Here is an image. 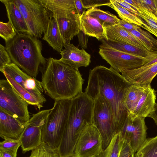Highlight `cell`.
I'll return each mask as SVG.
<instances>
[{"instance_id":"obj_14","label":"cell","mask_w":157,"mask_h":157,"mask_svg":"<svg viewBox=\"0 0 157 157\" xmlns=\"http://www.w3.org/2000/svg\"><path fill=\"white\" fill-rule=\"evenodd\" d=\"M145 118L128 115L127 122L120 132L124 141L131 146L135 153L147 139V128Z\"/></svg>"},{"instance_id":"obj_7","label":"cell","mask_w":157,"mask_h":157,"mask_svg":"<svg viewBox=\"0 0 157 157\" xmlns=\"http://www.w3.org/2000/svg\"><path fill=\"white\" fill-rule=\"evenodd\" d=\"M21 12L31 35L41 38L47 31L52 13L39 0H14Z\"/></svg>"},{"instance_id":"obj_17","label":"cell","mask_w":157,"mask_h":157,"mask_svg":"<svg viewBox=\"0 0 157 157\" xmlns=\"http://www.w3.org/2000/svg\"><path fill=\"white\" fill-rule=\"evenodd\" d=\"M121 75L129 83L141 85H150L157 75V62L146 67L121 71Z\"/></svg>"},{"instance_id":"obj_15","label":"cell","mask_w":157,"mask_h":157,"mask_svg":"<svg viewBox=\"0 0 157 157\" xmlns=\"http://www.w3.org/2000/svg\"><path fill=\"white\" fill-rule=\"evenodd\" d=\"M65 43L70 42L81 30L80 17L76 11L69 10L52 12Z\"/></svg>"},{"instance_id":"obj_32","label":"cell","mask_w":157,"mask_h":157,"mask_svg":"<svg viewBox=\"0 0 157 157\" xmlns=\"http://www.w3.org/2000/svg\"><path fill=\"white\" fill-rule=\"evenodd\" d=\"M2 138L4 139V140L0 142V150L8 153L13 157H17V151L21 146L19 139L5 136Z\"/></svg>"},{"instance_id":"obj_46","label":"cell","mask_w":157,"mask_h":157,"mask_svg":"<svg viewBox=\"0 0 157 157\" xmlns=\"http://www.w3.org/2000/svg\"><path fill=\"white\" fill-rule=\"evenodd\" d=\"M67 157H78L77 156L75 155H74L71 156H68Z\"/></svg>"},{"instance_id":"obj_3","label":"cell","mask_w":157,"mask_h":157,"mask_svg":"<svg viewBox=\"0 0 157 157\" xmlns=\"http://www.w3.org/2000/svg\"><path fill=\"white\" fill-rule=\"evenodd\" d=\"M94 101L85 92L71 99L66 125L57 150L59 157L74 155L75 147L83 129L92 124Z\"/></svg>"},{"instance_id":"obj_9","label":"cell","mask_w":157,"mask_h":157,"mask_svg":"<svg viewBox=\"0 0 157 157\" xmlns=\"http://www.w3.org/2000/svg\"><path fill=\"white\" fill-rule=\"evenodd\" d=\"M91 99L94 101L92 123L101 135L103 150L115 135L113 116L109 104L103 96L96 95Z\"/></svg>"},{"instance_id":"obj_33","label":"cell","mask_w":157,"mask_h":157,"mask_svg":"<svg viewBox=\"0 0 157 157\" xmlns=\"http://www.w3.org/2000/svg\"><path fill=\"white\" fill-rule=\"evenodd\" d=\"M33 150L36 157H59L57 149L52 147L42 142L39 146Z\"/></svg>"},{"instance_id":"obj_29","label":"cell","mask_w":157,"mask_h":157,"mask_svg":"<svg viewBox=\"0 0 157 157\" xmlns=\"http://www.w3.org/2000/svg\"><path fill=\"white\" fill-rule=\"evenodd\" d=\"M110 1L111 3L109 6L116 11L122 20L142 28L143 22L137 15L130 13L121 6L115 2L114 0H110Z\"/></svg>"},{"instance_id":"obj_13","label":"cell","mask_w":157,"mask_h":157,"mask_svg":"<svg viewBox=\"0 0 157 157\" xmlns=\"http://www.w3.org/2000/svg\"><path fill=\"white\" fill-rule=\"evenodd\" d=\"M1 72L10 76L23 89L28 91L43 105L47 101L43 95L42 83L36 78L23 71L16 64L11 63L4 66Z\"/></svg>"},{"instance_id":"obj_47","label":"cell","mask_w":157,"mask_h":157,"mask_svg":"<svg viewBox=\"0 0 157 157\" xmlns=\"http://www.w3.org/2000/svg\"><path fill=\"white\" fill-rule=\"evenodd\" d=\"M29 157H32V155H30Z\"/></svg>"},{"instance_id":"obj_2","label":"cell","mask_w":157,"mask_h":157,"mask_svg":"<svg viewBox=\"0 0 157 157\" xmlns=\"http://www.w3.org/2000/svg\"><path fill=\"white\" fill-rule=\"evenodd\" d=\"M43 68V87L54 101L72 99L82 92L84 79L78 70L52 57Z\"/></svg>"},{"instance_id":"obj_21","label":"cell","mask_w":157,"mask_h":157,"mask_svg":"<svg viewBox=\"0 0 157 157\" xmlns=\"http://www.w3.org/2000/svg\"><path fill=\"white\" fill-rule=\"evenodd\" d=\"M81 30L85 34L96 38L99 40H107L105 28L94 18L85 12L80 17Z\"/></svg>"},{"instance_id":"obj_35","label":"cell","mask_w":157,"mask_h":157,"mask_svg":"<svg viewBox=\"0 0 157 157\" xmlns=\"http://www.w3.org/2000/svg\"><path fill=\"white\" fill-rule=\"evenodd\" d=\"M81 2L86 9L103 6H109L111 3L110 0H81Z\"/></svg>"},{"instance_id":"obj_42","label":"cell","mask_w":157,"mask_h":157,"mask_svg":"<svg viewBox=\"0 0 157 157\" xmlns=\"http://www.w3.org/2000/svg\"><path fill=\"white\" fill-rule=\"evenodd\" d=\"M148 10L157 17V0H152Z\"/></svg>"},{"instance_id":"obj_44","label":"cell","mask_w":157,"mask_h":157,"mask_svg":"<svg viewBox=\"0 0 157 157\" xmlns=\"http://www.w3.org/2000/svg\"><path fill=\"white\" fill-rule=\"evenodd\" d=\"M0 157H13L11 155L3 151L0 150Z\"/></svg>"},{"instance_id":"obj_30","label":"cell","mask_w":157,"mask_h":157,"mask_svg":"<svg viewBox=\"0 0 157 157\" xmlns=\"http://www.w3.org/2000/svg\"><path fill=\"white\" fill-rule=\"evenodd\" d=\"M127 30L144 43L148 50L157 51V40L150 33L143 29L139 26L136 30Z\"/></svg>"},{"instance_id":"obj_16","label":"cell","mask_w":157,"mask_h":157,"mask_svg":"<svg viewBox=\"0 0 157 157\" xmlns=\"http://www.w3.org/2000/svg\"><path fill=\"white\" fill-rule=\"evenodd\" d=\"M60 53L61 58L59 60L78 70L80 67H87L91 62L90 55L83 48L79 49L70 43H65Z\"/></svg>"},{"instance_id":"obj_36","label":"cell","mask_w":157,"mask_h":157,"mask_svg":"<svg viewBox=\"0 0 157 157\" xmlns=\"http://www.w3.org/2000/svg\"><path fill=\"white\" fill-rule=\"evenodd\" d=\"M12 62L6 47L0 44V71H1L3 67Z\"/></svg>"},{"instance_id":"obj_45","label":"cell","mask_w":157,"mask_h":157,"mask_svg":"<svg viewBox=\"0 0 157 157\" xmlns=\"http://www.w3.org/2000/svg\"><path fill=\"white\" fill-rule=\"evenodd\" d=\"M31 155H32V157H36V154L34 150L32 151Z\"/></svg>"},{"instance_id":"obj_40","label":"cell","mask_w":157,"mask_h":157,"mask_svg":"<svg viewBox=\"0 0 157 157\" xmlns=\"http://www.w3.org/2000/svg\"><path fill=\"white\" fill-rule=\"evenodd\" d=\"M119 23L127 30H136L139 27L137 25L132 24L121 20Z\"/></svg>"},{"instance_id":"obj_26","label":"cell","mask_w":157,"mask_h":157,"mask_svg":"<svg viewBox=\"0 0 157 157\" xmlns=\"http://www.w3.org/2000/svg\"><path fill=\"white\" fill-rule=\"evenodd\" d=\"M43 6L52 12L67 10L76 11L74 0H39Z\"/></svg>"},{"instance_id":"obj_12","label":"cell","mask_w":157,"mask_h":157,"mask_svg":"<svg viewBox=\"0 0 157 157\" xmlns=\"http://www.w3.org/2000/svg\"><path fill=\"white\" fill-rule=\"evenodd\" d=\"M103 150V140L99 131L93 124L87 125L78 140L75 155L78 157L95 156Z\"/></svg>"},{"instance_id":"obj_11","label":"cell","mask_w":157,"mask_h":157,"mask_svg":"<svg viewBox=\"0 0 157 157\" xmlns=\"http://www.w3.org/2000/svg\"><path fill=\"white\" fill-rule=\"evenodd\" d=\"M51 109L40 111L30 118L19 139L23 153L33 151L41 144L42 127Z\"/></svg>"},{"instance_id":"obj_38","label":"cell","mask_w":157,"mask_h":157,"mask_svg":"<svg viewBox=\"0 0 157 157\" xmlns=\"http://www.w3.org/2000/svg\"><path fill=\"white\" fill-rule=\"evenodd\" d=\"M114 1L130 13L136 15H137L138 14L137 10L131 5L124 2V0H114Z\"/></svg>"},{"instance_id":"obj_25","label":"cell","mask_w":157,"mask_h":157,"mask_svg":"<svg viewBox=\"0 0 157 157\" xmlns=\"http://www.w3.org/2000/svg\"><path fill=\"white\" fill-rule=\"evenodd\" d=\"M85 13L97 19L104 28L117 24L121 20L116 15L108 11H104L97 8L88 9Z\"/></svg>"},{"instance_id":"obj_8","label":"cell","mask_w":157,"mask_h":157,"mask_svg":"<svg viewBox=\"0 0 157 157\" xmlns=\"http://www.w3.org/2000/svg\"><path fill=\"white\" fill-rule=\"evenodd\" d=\"M29 105L13 88L7 79L0 80V109L22 123L30 119Z\"/></svg>"},{"instance_id":"obj_28","label":"cell","mask_w":157,"mask_h":157,"mask_svg":"<svg viewBox=\"0 0 157 157\" xmlns=\"http://www.w3.org/2000/svg\"><path fill=\"white\" fill-rule=\"evenodd\" d=\"M2 73L13 90L29 105L36 106L39 110L43 107L36 98L21 87L10 76L6 73Z\"/></svg>"},{"instance_id":"obj_43","label":"cell","mask_w":157,"mask_h":157,"mask_svg":"<svg viewBox=\"0 0 157 157\" xmlns=\"http://www.w3.org/2000/svg\"><path fill=\"white\" fill-rule=\"evenodd\" d=\"M147 117L153 119L155 124L157 125V104L155 103L154 108Z\"/></svg>"},{"instance_id":"obj_31","label":"cell","mask_w":157,"mask_h":157,"mask_svg":"<svg viewBox=\"0 0 157 157\" xmlns=\"http://www.w3.org/2000/svg\"><path fill=\"white\" fill-rule=\"evenodd\" d=\"M134 157H157V135L147 138L135 153Z\"/></svg>"},{"instance_id":"obj_19","label":"cell","mask_w":157,"mask_h":157,"mask_svg":"<svg viewBox=\"0 0 157 157\" xmlns=\"http://www.w3.org/2000/svg\"><path fill=\"white\" fill-rule=\"evenodd\" d=\"M105 29L107 40L124 42L139 48L149 50L144 43L119 23Z\"/></svg>"},{"instance_id":"obj_37","label":"cell","mask_w":157,"mask_h":157,"mask_svg":"<svg viewBox=\"0 0 157 157\" xmlns=\"http://www.w3.org/2000/svg\"><path fill=\"white\" fill-rule=\"evenodd\" d=\"M135 153L131 146L124 141L118 157H134Z\"/></svg>"},{"instance_id":"obj_10","label":"cell","mask_w":157,"mask_h":157,"mask_svg":"<svg viewBox=\"0 0 157 157\" xmlns=\"http://www.w3.org/2000/svg\"><path fill=\"white\" fill-rule=\"evenodd\" d=\"M99 53L110 65V67L119 73L123 71L140 68L154 59L121 52L103 44L99 46Z\"/></svg>"},{"instance_id":"obj_34","label":"cell","mask_w":157,"mask_h":157,"mask_svg":"<svg viewBox=\"0 0 157 157\" xmlns=\"http://www.w3.org/2000/svg\"><path fill=\"white\" fill-rule=\"evenodd\" d=\"M17 34L14 27L10 21L6 23L0 22V36L6 43L12 39Z\"/></svg>"},{"instance_id":"obj_5","label":"cell","mask_w":157,"mask_h":157,"mask_svg":"<svg viewBox=\"0 0 157 157\" xmlns=\"http://www.w3.org/2000/svg\"><path fill=\"white\" fill-rule=\"evenodd\" d=\"M71 99L54 101L41 130L42 142L57 149L67 122Z\"/></svg>"},{"instance_id":"obj_23","label":"cell","mask_w":157,"mask_h":157,"mask_svg":"<svg viewBox=\"0 0 157 157\" xmlns=\"http://www.w3.org/2000/svg\"><path fill=\"white\" fill-rule=\"evenodd\" d=\"M43 39L46 41L54 50L60 52L65 43L59 31L57 21L52 14L47 29Z\"/></svg>"},{"instance_id":"obj_4","label":"cell","mask_w":157,"mask_h":157,"mask_svg":"<svg viewBox=\"0 0 157 157\" xmlns=\"http://www.w3.org/2000/svg\"><path fill=\"white\" fill-rule=\"evenodd\" d=\"M6 47L12 62L32 77L36 78L40 67L47 63L41 41L30 34L17 33L6 43Z\"/></svg>"},{"instance_id":"obj_41","label":"cell","mask_w":157,"mask_h":157,"mask_svg":"<svg viewBox=\"0 0 157 157\" xmlns=\"http://www.w3.org/2000/svg\"><path fill=\"white\" fill-rule=\"evenodd\" d=\"M74 2L76 12L81 16L85 12L86 9L83 6L81 0H74Z\"/></svg>"},{"instance_id":"obj_22","label":"cell","mask_w":157,"mask_h":157,"mask_svg":"<svg viewBox=\"0 0 157 157\" xmlns=\"http://www.w3.org/2000/svg\"><path fill=\"white\" fill-rule=\"evenodd\" d=\"M102 44H107L119 51L131 55L154 59L157 57V51L146 50L121 41L103 39L100 40Z\"/></svg>"},{"instance_id":"obj_48","label":"cell","mask_w":157,"mask_h":157,"mask_svg":"<svg viewBox=\"0 0 157 157\" xmlns=\"http://www.w3.org/2000/svg\"><path fill=\"white\" fill-rule=\"evenodd\" d=\"M95 157V156H92V157Z\"/></svg>"},{"instance_id":"obj_1","label":"cell","mask_w":157,"mask_h":157,"mask_svg":"<svg viewBox=\"0 0 157 157\" xmlns=\"http://www.w3.org/2000/svg\"><path fill=\"white\" fill-rule=\"evenodd\" d=\"M131 84L111 67L97 66L89 71L85 92L90 98L98 94L106 100L113 116L115 135L121 132L128 119L124 100L126 90Z\"/></svg>"},{"instance_id":"obj_27","label":"cell","mask_w":157,"mask_h":157,"mask_svg":"<svg viewBox=\"0 0 157 157\" xmlns=\"http://www.w3.org/2000/svg\"><path fill=\"white\" fill-rule=\"evenodd\" d=\"M124 140L120 132L115 134L108 146L95 157H118Z\"/></svg>"},{"instance_id":"obj_18","label":"cell","mask_w":157,"mask_h":157,"mask_svg":"<svg viewBox=\"0 0 157 157\" xmlns=\"http://www.w3.org/2000/svg\"><path fill=\"white\" fill-rule=\"evenodd\" d=\"M28 122H21L0 109V136L19 139Z\"/></svg>"},{"instance_id":"obj_20","label":"cell","mask_w":157,"mask_h":157,"mask_svg":"<svg viewBox=\"0 0 157 157\" xmlns=\"http://www.w3.org/2000/svg\"><path fill=\"white\" fill-rule=\"evenodd\" d=\"M5 5L9 21L17 33L30 34L24 17L14 0H0Z\"/></svg>"},{"instance_id":"obj_6","label":"cell","mask_w":157,"mask_h":157,"mask_svg":"<svg viewBox=\"0 0 157 157\" xmlns=\"http://www.w3.org/2000/svg\"><path fill=\"white\" fill-rule=\"evenodd\" d=\"M156 91L150 85L131 84L126 89L124 104L129 115L145 118L153 109Z\"/></svg>"},{"instance_id":"obj_39","label":"cell","mask_w":157,"mask_h":157,"mask_svg":"<svg viewBox=\"0 0 157 157\" xmlns=\"http://www.w3.org/2000/svg\"><path fill=\"white\" fill-rule=\"evenodd\" d=\"M77 35L80 46L83 49L86 48L87 47L88 39L89 36L85 34L81 30Z\"/></svg>"},{"instance_id":"obj_24","label":"cell","mask_w":157,"mask_h":157,"mask_svg":"<svg viewBox=\"0 0 157 157\" xmlns=\"http://www.w3.org/2000/svg\"><path fill=\"white\" fill-rule=\"evenodd\" d=\"M134 1L138 12L137 16L143 22L142 28L157 37V17L142 6L140 0Z\"/></svg>"}]
</instances>
